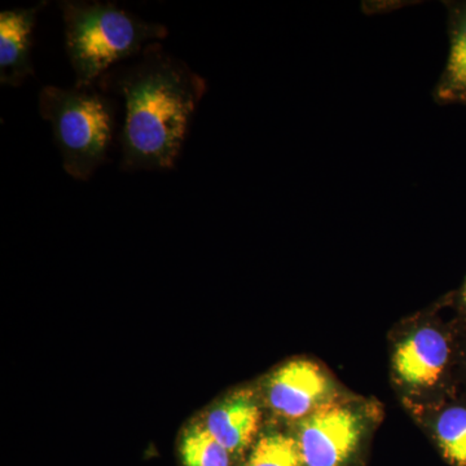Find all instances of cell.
<instances>
[{"instance_id":"obj_11","label":"cell","mask_w":466,"mask_h":466,"mask_svg":"<svg viewBox=\"0 0 466 466\" xmlns=\"http://www.w3.org/2000/svg\"><path fill=\"white\" fill-rule=\"evenodd\" d=\"M180 453L186 466L231 465V453L208 433L204 424L192 425L184 433Z\"/></svg>"},{"instance_id":"obj_3","label":"cell","mask_w":466,"mask_h":466,"mask_svg":"<svg viewBox=\"0 0 466 466\" xmlns=\"http://www.w3.org/2000/svg\"><path fill=\"white\" fill-rule=\"evenodd\" d=\"M42 118L50 122L64 170L76 180L90 179L106 162L116 128L115 101L96 86L39 92Z\"/></svg>"},{"instance_id":"obj_8","label":"cell","mask_w":466,"mask_h":466,"mask_svg":"<svg viewBox=\"0 0 466 466\" xmlns=\"http://www.w3.org/2000/svg\"><path fill=\"white\" fill-rule=\"evenodd\" d=\"M202 424L231 455H238L250 446L258 431V400L249 390L233 392L208 410Z\"/></svg>"},{"instance_id":"obj_9","label":"cell","mask_w":466,"mask_h":466,"mask_svg":"<svg viewBox=\"0 0 466 466\" xmlns=\"http://www.w3.org/2000/svg\"><path fill=\"white\" fill-rule=\"evenodd\" d=\"M444 5L449 12L450 54L433 97L440 106H466V0Z\"/></svg>"},{"instance_id":"obj_6","label":"cell","mask_w":466,"mask_h":466,"mask_svg":"<svg viewBox=\"0 0 466 466\" xmlns=\"http://www.w3.org/2000/svg\"><path fill=\"white\" fill-rule=\"evenodd\" d=\"M332 382L314 361L291 360L275 370L266 385V400L276 415L302 421L330 401Z\"/></svg>"},{"instance_id":"obj_12","label":"cell","mask_w":466,"mask_h":466,"mask_svg":"<svg viewBox=\"0 0 466 466\" xmlns=\"http://www.w3.org/2000/svg\"><path fill=\"white\" fill-rule=\"evenodd\" d=\"M244 466H305L294 437L281 433L262 435Z\"/></svg>"},{"instance_id":"obj_1","label":"cell","mask_w":466,"mask_h":466,"mask_svg":"<svg viewBox=\"0 0 466 466\" xmlns=\"http://www.w3.org/2000/svg\"><path fill=\"white\" fill-rule=\"evenodd\" d=\"M97 86L124 101L122 170L174 168L207 92L205 79L157 42L147 46L134 63L113 67Z\"/></svg>"},{"instance_id":"obj_4","label":"cell","mask_w":466,"mask_h":466,"mask_svg":"<svg viewBox=\"0 0 466 466\" xmlns=\"http://www.w3.org/2000/svg\"><path fill=\"white\" fill-rule=\"evenodd\" d=\"M366 431L359 408L330 400L299 421L297 431L305 466H346L357 453Z\"/></svg>"},{"instance_id":"obj_2","label":"cell","mask_w":466,"mask_h":466,"mask_svg":"<svg viewBox=\"0 0 466 466\" xmlns=\"http://www.w3.org/2000/svg\"><path fill=\"white\" fill-rule=\"evenodd\" d=\"M66 25V48L76 87L96 86L101 76L147 46L167 38V26L128 14L110 2H58Z\"/></svg>"},{"instance_id":"obj_13","label":"cell","mask_w":466,"mask_h":466,"mask_svg":"<svg viewBox=\"0 0 466 466\" xmlns=\"http://www.w3.org/2000/svg\"><path fill=\"white\" fill-rule=\"evenodd\" d=\"M460 305H461L462 311L466 312V279L464 285H462L461 290H460Z\"/></svg>"},{"instance_id":"obj_5","label":"cell","mask_w":466,"mask_h":466,"mask_svg":"<svg viewBox=\"0 0 466 466\" xmlns=\"http://www.w3.org/2000/svg\"><path fill=\"white\" fill-rule=\"evenodd\" d=\"M458 345L441 328H419L397 346L392 366L401 385L410 389L444 388L458 366Z\"/></svg>"},{"instance_id":"obj_7","label":"cell","mask_w":466,"mask_h":466,"mask_svg":"<svg viewBox=\"0 0 466 466\" xmlns=\"http://www.w3.org/2000/svg\"><path fill=\"white\" fill-rule=\"evenodd\" d=\"M41 2L30 8L5 9L0 14V82L20 87L34 76L33 32L39 12L47 5Z\"/></svg>"},{"instance_id":"obj_10","label":"cell","mask_w":466,"mask_h":466,"mask_svg":"<svg viewBox=\"0 0 466 466\" xmlns=\"http://www.w3.org/2000/svg\"><path fill=\"white\" fill-rule=\"evenodd\" d=\"M433 431L444 458L452 465L466 466V401H453L441 408Z\"/></svg>"},{"instance_id":"obj_14","label":"cell","mask_w":466,"mask_h":466,"mask_svg":"<svg viewBox=\"0 0 466 466\" xmlns=\"http://www.w3.org/2000/svg\"><path fill=\"white\" fill-rule=\"evenodd\" d=\"M462 370H464L465 379H466V354H465V358H464V368H462Z\"/></svg>"}]
</instances>
